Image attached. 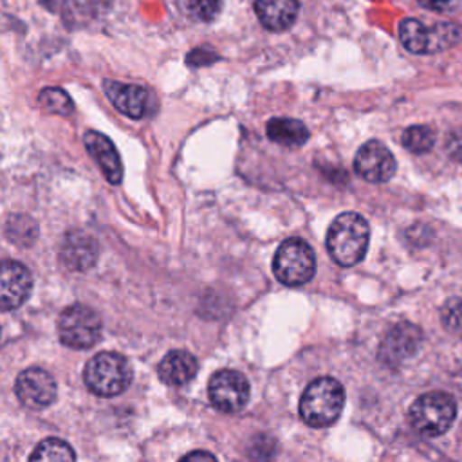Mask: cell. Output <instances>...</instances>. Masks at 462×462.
Segmentation results:
<instances>
[{"label":"cell","instance_id":"6da1fadb","mask_svg":"<svg viewBox=\"0 0 462 462\" xmlns=\"http://www.w3.org/2000/svg\"><path fill=\"white\" fill-rule=\"evenodd\" d=\"M368 222L354 211L337 215L327 231V251L341 267H352L363 260L368 249Z\"/></svg>","mask_w":462,"mask_h":462},{"label":"cell","instance_id":"7a4b0ae2","mask_svg":"<svg viewBox=\"0 0 462 462\" xmlns=\"http://www.w3.org/2000/svg\"><path fill=\"white\" fill-rule=\"evenodd\" d=\"M345 404L343 384L328 375L307 384L300 399V417L312 428H325L337 420Z\"/></svg>","mask_w":462,"mask_h":462},{"label":"cell","instance_id":"3957f363","mask_svg":"<svg viewBox=\"0 0 462 462\" xmlns=\"http://www.w3.org/2000/svg\"><path fill=\"white\" fill-rule=\"evenodd\" d=\"M132 366L128 359L116 352H99L88 359L83 368L87 388L99 397L123 393L132 383Z\"/></svg>","mask_w":462,"mask_h":462},{"label":"cell","instance_id":"277c9868","mask_svg":"<svg viewBox=\"0 0 462 462\" xmlns=\"http://www.w3.org/2000/svg\"><path fill=\"white\" fill-rule=\"evenodd\" d=\"M399 40L413 54H435L457 45L462 40V29L451 22L428 27L417 18H404L399 23Z\"/></svg>","mask_w":462,"mask_h":462},{"label":"cell","instance_id":"5b68a950","mask_svg":"<svg viewBox=\"0 0 462 462\" xmlns=\"http://www.w3.org/2000/svg\"><path fill=\"white\" fill-rule=\"evenodd\" d=\"M457 417V404L449 393L430 392L417 397L410 410L408 419L417 433L422 437H439L446 433Z\"/></svg>","mask_w":462,"mask_h":462},{"label":"cell","instance_id":"8992f818","mask_svg":"<svg viewBox=\"0 0 462 462\" xmlns=\"http://www.w3.org/2000/svg\"><path fill=\"white\" fill-rule=\"evenodd\" d=\"M273 273L283 285L300 287L312 280L316 258L312 247L301 238H287L280 244L273 258Z\"/></svg>","mask_w":462,"mask_h":462},{"label":"cell","instance_id":"52a82bcc","mask_svg":"<svg viewBox=\"0 0 462 462\" xmlns=\"http://www.w3.org/2000/svg\"><path fill=\"white\" fill-rule=\"evenodd\" d=\"M101 318L97 312L83 303L69 305L58 318L60 341L74 350H87L101 337Z\"/></svg>","mask_w":462,"mask_h":462},{"label":"cell","instance_id":"ba28073f","mask_svg":"<svg viewBox=\"0 0 462 462\" xmlns=\"http://www.w3.org/2000/svg\"><path fill=\"white\" fill-rule=\"evenodd\" d=\"M209 402L224 413L240 411L249 399V383L247 379L231 368L218 370L211 375L208 384Z\"/></svg>","mask_w":462,"mask_h":462},{"label":"cell","instance_id":"9c48e42d","mask_svg":"<svg viewBox=\"0 0 462 462\" xmlns=\"http://www.w3.org/2000/svg\"><path fill=\"white\" fill-rule=\"evenodd\" d=\"M14 392L23 406L43 410L56 401V381L47 370L32 366L18 374Z\"/></svg>","mask_w":462,"mask_h":462},{"label":"cell","instance_id":"30bf717a","mask_svg":"<svg viewBox=\"0 0 462 462\" xmlns=\"http://www.w3.org/2000/svg\"><path fill=\"white\" fill-rule=\"evenodd\" d=\"M422 345V330L413 323H397L379 345V359L388 366H397L417 354Z\"/></svg>","mask_w":462,"mask_h":462},{"label":"cell","instance_id":"8fae6325","mask_svg":"<svg viewBox=\"0 0 462 462\" xmlns=\"http://www.w3.org/2000/svg\"><path fill=\"white\" fill-rule=\"evenodd\" d=\"M395 159L392 152L379 141L365 143L354 159L356 173L368 182H386L395 173Z\"/></svg>","mask_w":462,"mask_h":462},{"label":"cell","instance_id":"7c38bea8","mask_svg":"<svg viewBox=\"0 0 462 462\" xmlns=\"http://www.w3.org/2000/svg\"><path fill=\"white\" fill-rule=\"evenodd\" d=\"M32 291V276L31 271L16 260H5L2 263L0 274V296L2 309L13 310L18 309L29 298Z\"/></svg>","mask_w":462,"mask_h":462},{"label":"cell","instance_id":"4fadbf2b","mask_svg":"<svg viewBox=\"0 0 462 462\" xmlns=\"http://www.w3.org/2000/svg\"><path fill=\"white\" fill-rule=\"evenodd\" d=\"M97 253H99V247L96 238L87 231L74 229L63 236L60 258L67 269L83 273L96 263Z\"/></svg>","mask_w":462,"mask_h":462},{"label":"cell","instance_id":"5bb4252c","mask_svg":"<svg viewBox=\"0 0 462 462\" xmlns=\"http://www.w3.org/2000/svg\"><path fill=\"white\" fill-rule=\"evenodd\" d=\"M83 143H85V148L90 153V157L101 168L105 179L110 184H119L123 179V164H121L119 153H117L116 146L112 144V141L96 130H88L83 135Z\"/></svg>","mask_w":462,"mask_h":462},{"label":"cell","instance_id":"9a60e30c","mask_svg":"<svg viewBox=\"0 0 462 462\" xmlns=\"http://www.w3.org/2000/svg\"><path fill=\"white\" fill-rule=\"evenodd\" d=\"M105 87V94L108 96V99L114 103V106L132 117V119H139L148 112V105H150V96L148 90L139 87V85H126V83H119V81H112L106 79L103 83Z\"/></svg>","mask_w":462,"mask_h":462},{"label":"cell","instance_id":"2e32d148","mask_svg":"<svg viewBox=\"0 0 462 462\" xmlns=\"http://www.w3.org/2000/svg\"><path fill=\"white\" fill-rule=\"evenodd\" d=\"M199 372V363L188 350H170L159 363V379L170 386H182L189 383Z\"/></svg>","mask_w":462,"mask_h":462},{"label":"cell","instance_id":"e0dca14e","mask_svg":"<svg viewBox=\"0 0 462 462\" xmlns=\"http://www.w3.org/2000/svg\"><path fill=\"white\" fill-rule=\"evenodd\" d=\"M298 0H254V11L267 31L282 32L289 29L298 16Z\"/></svg>","mask_w":462,"mask_h":462},{"label":"cell","instance_id":"ac0fdd59","mask_svg":"<svg viewBox=\"0 0 462 462\" xmlns=\"http://www.w3.org/2000/svg\"><path fill=\"white\" fill-rule=\"evenodd\" d=\"M265 132L273 143H276L280 146H287V148H298V146L305 144L309 139L307 126L301 121L289 119V117L269 119Z\"/></svg>","mask_w":462,"mask_h":462},{"label":"cell","instance_id":"d6986e66","mask_svg":"<svg viewBox=\"0 0 462 462\" xmlns=\"http://www.w3.org/2000/svg\"><path fill=\"white\" fill-rule=\"evenodd\" d=\"M29 462H76L74 449L61 439L49 437L36 444Z\"/></svg>","mask_w":462,"mask_h":462},{"label":"cell","instance_id":"ffe728a7","mask_svg":"<svg viewBox=\"0 0 462 462\" xmlns=\"http://www.w3.org/2000/svg\"><path fill=\"white\" fill-rule=\"evenodd\" d=\"M401 141L406 150L413 153H426L435 144V132L426 125H413L402 132Z\"/></svg>","mask_w":462,"mask_h":462},{"label":"cell","instance_id":"44dd1931","mask_svg":"<svg viewBox=\"0 0 462 462\" xmlns=\"http://www.w3.org/2000/svg\"><path fill=\"white\" fill-rule=\"evenodd\" d=\"M36 233H38V227L31 217H25V215L9 217L5 226V235L9 236L11 242L18 245H29L34 242Z\"/></svg>","mask_w":462,"mask_h":462},{"label":"cell","instance_id":"7402d4cb","mask_svg":"<svg viewBox=\"0 0 462 462\" xmlns=\"http://www.w3.org/2000/svg\"><path fill=\"white\" fill-rule=\"evenodd\" d=\"M38 101L42 105V108H45L51 114H58V116H69L74 108L72 99L69 97V94L63 88L58 87H47L38 94Z\"/></svg>","mask_w":462,"mask_h":462},{"label":"cell","instance_id":"603a6c76","mask_svg":"<svg viewBox=\"0 0 462 462\" xmlns=\"http://www.w3.org/2000/svg\"><path fill=\"white\" fill-rule=\"evenodd\" d=\"M247 458L251 462H271L276 457L278 444L267 433H256L247 442Z\"/></svg>","mask_w":462,"mask_h":462},{"label":"cell","instance_id":"cb8c5ba5","mask_svg":"<svg viewBox=\"0 0 462 462\" xmlns=\"http://www.w3.org/2000/svg\"><path fill=\"white\" fill-rule=\"evenodd\" d=\"M182 9L195 20L200 22H211L218 11L222 0H179Z\"/></svg>","mask_w":462,"mask_h":462},{"label":"cell","instance_id":"d4e9b609","mask_svg":"<svg viewBox=\"0 0 462 462\" xmlns=\"http://www.w3.org/2000/svg\"><path fill=\"white\" fill-rule=\"evenodd\" d=\"M442 323L451 332H462V300L451 298L444 303L440 310Z\"/></svg>","mask_w":462,"mask_h":462},{"label":"cell","instance_id":"484cf974","mask_svg":"<svg viewBox=\"0 0 462 462\" xmlns=\"http://www.w3.org/2000/svg\"><path fill=\"white\" fill-rule=\"evenodd\" d=\"M446 150H448V155H449L453 161L462 162V130H457V132H453V134L448 137Z\"/></svg>","mask_w":462,"mask_h":462},{"label":"cell","instance_id":"4316f807","mask_svg":"<svg viewBox=\"0 0 462 462\" xmlns=\"http://www.w3.org/2000/svg\"><path fill=\"white\" fill-rule=\"evenodd\" d=\"M460 0H419V4L430 11H437V13H444L453 9Z\"/></svg>","mask_w":462,"mask_h":462},{"label":"cell","instance_id":"83f0119b","mask_svg":"<svg viewBox=\"0 0 462 462\" xmlns=\"http://www.w3.org/2000/svg\"><path fill=\"white\" fill-rule=\"evenodd\" d=\"M179 462H217V458H215V455H211L209 451L197 449V451H191V453L184 455Z\"/></svg>","mask_w":462,"mask_h":462}]
</instances>
